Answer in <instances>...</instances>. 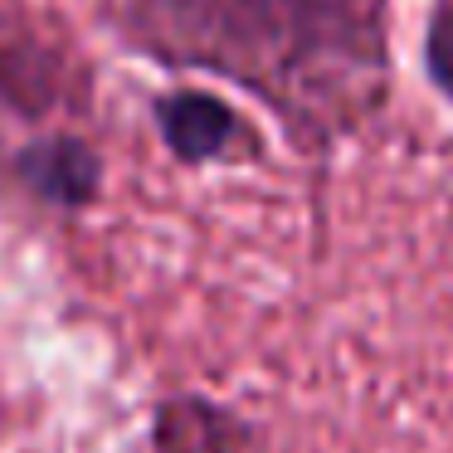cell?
<instances>
[{
  "mask_svg": "<svg viewBox=\"0 0 453 453\" xmlns=\"http://www.w3.org/2000/svg\"><path fill=\"white\" fill-rule=\"evenodd\" d=\"M395 0H118V30L171 73L249 93L293 151L326 157L390 103Z\"/></svg>",
  "mask_w": 453,
  "mask_h": 453,
  "instance_id": "6da1fadb",
  "label": "cell"
},
{
  "mask_svg": "<svg viewBox=\"0 0 453 453\" xmlns=\"http://www.w3.org/2000/svg\"><path fill=\"white\" fill-rule=\"evenodd\" d=\"M0 186L50 215H83L108 190L98 69L25 0H0Z\"/></svg>",
  "mask_w": 453,
  "mask_h": 453,
  "instance_id": "7a4b0ae2",
  "label": "cell"
},
{
  "mask_svg": "<svg viewBox=\"0 0 453 453\" xmlns=\"http://www.w3.org/2000/svg\"><path fill=\"white\" fill-rule=\"evenodd\" d=\"M151 127L176 166H249V161L268 157L258 122L234 98L200 88V83H176V88L157 93Z\"/></svg>",
  "mask_w": 453,
  "mask_h": 453,
  "instance_id": "3957f363",
  "label": "cell"
},
{
  "mask_svg": "<svg viewBox=\"0 0 453 453\" xmlns=\"http://www.w3.org/2000/svg\"><path fill=\"white\" fill-rule=\"evenodd\" d=\"M419 69L439 103L453 108V0H429L424 15V40H419Z\"/></svg>",
  "mask_w": 453,
  "mask_h": 453,
  "instance_id": "277c9868",
  "label": "cell"
}]
</instances>
